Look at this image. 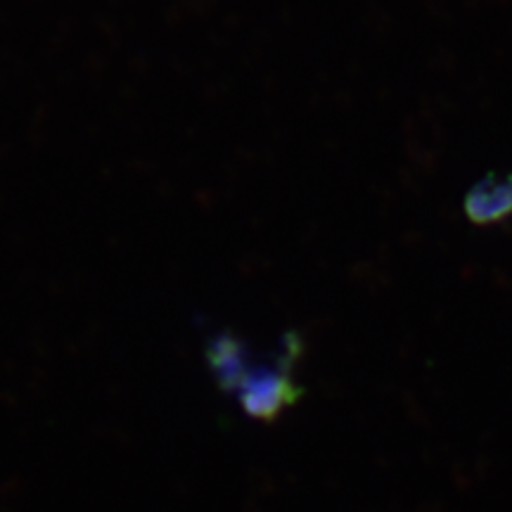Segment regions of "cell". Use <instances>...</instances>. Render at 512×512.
<instances>
[{
	"mask_svg": "<svg viewBox=\"0 0 512 512\" xmlns=\"http://www.w3.org/2000/svg\"><path fill=\"white\" fill-rule=\"evenodd\" d=\"M207 363L219 387L230 394L238 392L242 380L252 370L247 342L228 330L216 332L207 339Z\"/></svg>",
	"mask_w": 512,
	"mask_h": 512,
	"instance_id": "3957f363",
	"label": "cell"
},
{
	"mask_svg": "<svg viewBox=\"0 0 512 512\" xmlns=\"http://www.w3.org/2000/svg\"><path fill=\"white\" fill-rule=\"evenodd\" d=\"M299 356H302V339L287 335L275 351L273 363L252 366L235 392L247 418L275 420L302 396V387L292 377V368Z\"/></svg>",
	"mask_w": 512,
	"mask_h": 512,
	"instance_id": "6da1fadb",
	"label": "cell"
},
{
	"mask_svg": "<svg viewBox=\"0 0 512 512\" xmlns=\"http://www.w3.org/2000/svg\"><path fill=\"white\" fill-rule=\"evenodd\" d=\"M463 209L475 226H494L512 219V174L494 171L484 176L465 195Z\"/></svg>",
	"mask_w": 512,
	"mask_h": 512,
	"instance_id": "7a4b0ae2",
	"label": "cell"
}]
</instances>
